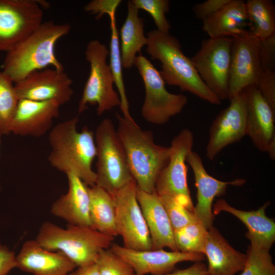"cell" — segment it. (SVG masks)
<instances>
[{
  "label": "cell",
  "mask_w": 275,
  "mask_h": 275,
  "mask_svg": "<svg viewBox=\"0 0 275 275\" xmlns=\"http://www.w3.org/2000/svg\"><path fill=\"white\" fill-rule=\"evenodd\" d=\"M78 118L75 117L51 129L48 141L51 150L48 160L58 171L73 174L92 186L97 178L92 169L96 152L94 132L87 126L78 131Z\"/></svg>",
  "instance_id": "6da1fadb"
},
{
  "label": "cell",
  "mask_w": 275,
  "mask_h": 275,
  "mask_svg": "<svg viewBox=\"0 0 275 275\" xmlns=\"http://www.w3.org/2000/svg\"><path fill=\"white\" fill-rule=\"evenodd\" d=\"M69 23L57 24L52 21L43 22L35 30L7 52L3 72L15 84L31 72L52 66L64 71L55 53L57 41L67 35Z\"/></svg>",
  "instance_id": "7a4b0ae2"
},
{
  "label": "cell",
  "mask_w": 275,
  "mask_h": 275,
  "mask_svg": "<svg viewBox=\"0 0 275 275\" xmlns=\"http://www.w3.org/2000/svg\"><path fill=\"white\" fill-rule=\"evenodd\" d=\"M116 116L117 131L137 186L146 192H155L157 177L169 159V147L156 144L152 131L142 129L132 118L118 113Z\"/></svg>",
  "instance_id": "3957f363"
},
{
  "label": "cell",
  "mask_w": 275,
  "mask_h": 275,
  "mask_svg": "<svg viewBox=\"0 0 275 275\" xmlns=\"http://www.w3.org/2000/svg\"><path fill=\"white\" fill-rule=\"evenodd\" d=\"M147 38L146 51L151 59L161 63L159 73L166 84L177 86L212 104H221L202 81L191 59L184 54L175 37L156 29L149 32Z\"/></svg>",
  "instance_id": "277c9868"
},
{
  "label": "cell",
  "mask_w": 275,
  "mask_h": 275,
  "mask_svg": "<svg viewBox=\"0 0 275 275\" xmlns=\"http://www.w3.org/2000/svg\"><path fill=\"white\" fill-rule=\"evenodd\" d=\"M51 251H59L77 267L96 263L103 250L111 246L114 237L91 227L68 225L66 228L46 221L41 226L35 239Z\"/></svg>",
  "instance_id": "5b68a950"
},
{
  "label": "cell",
  "mask_w": 275,
  "mask_h": 275,
  "mask_svg": "<svg viewBox=\"0 0 275 275\" xmlns=\"http://www.w3.org/2000/svg\"><path fill=\"white\" fill-rule=\"evenodd\" d=\"M96 185L113 194L133 179L117 129L111 120L103 119L94 132Z\"/></svg>",
  "instance_id": "8992f818"
},
{
  "label": "cell",
  "mask_w": 275,
  "mask_h": 275,
  "mask_svg": "<svg viewBox=\"0 0 275 275\" xmlns=\"http://www.w3.org/2000/svg\"><path fill=\"white\" fill-rule=\"evenodd\" d=\"M108 55L109 50L99 40H92L88 43L85 56L90 71L78 103L79 113L87 109L88 105H96L98 116L120 106V98L114 89V78L107 63Z\"/></svg>",
  "instance_id": "52a82bcc"
},
{
  "label": "cell",
  "mask_w": 275,
  "mask_h": 275,
  "mask_svg": "<svg viewBox=\"0 0 275 275\" xmlns=\"http://www.w3.org/2000/svg\"><path fill=\"white\" fill-rule=\"evenodd\" d=\"M134 66L143 79L145 95L141 114L147 122L162 125L181 113L186 105L187 97L167 90L166 83L152 63L141 53L135 58Z\"/></svg>",
  "instance_id": "ba28073f"
},
{
  "label": "cell",
  "mask_w": 275,
  "mask_h": 275,
  "mask_svg": "<svg viewBox=\"0 0 275 275\" xmlns=\"http://www.w3.org/2000/svg\"><path fill=\"white\" fill-rule=\"evenodd\" d=\"M194 135L188 129H183L172 140L169 147V159L159 174L155 191L159 196L175 198L189 211L194 206L188 186L186 158L192 151Z\"/></svg>",
  "instance_id": "9c48e42d"
},
{
  "label": "cell",
  "mask_w": 275,
  "mask_h": 275,
  "mask_svg": "<svg viewBox=\"0 0 275 275\" xmlns=\"http://www.w3.org/2000/svg\"><path fill=\"white\" fill-rule=\"evenodd\" d=\"M232 42L231 37L205 39L191 59L202 81L221 101L229 97Z\"/></svg>",
  "instance_id": "30bf717a"
},
{
  "label": "cell",
  "mask_w": 275,
  "mask_h": 275,
  "mask_svg": "<svg viewBox=\"0 0 275 275\" xmlns=\"http://www.w3.org/2000/svg\"><path fill=\"white\" fill-rule=\"evenodd\" d=\"M134 179L112 194L116 207V228L123 246L132 250H152L150 233L136 198Z\"/></svg>",
  "instance_id": "8fae6325"
},
{
  "label": "cell",
  "mask_w": 275,
  "mask_h": 275,
  "mask_svg": "<svg viewBox=\"0 0 275 275\" xmlns=\"http://www.w3.org/2000/svg\"><path fill=\"white\" fill-rule=\"evenodd\" d=\"M45 2L0 0V51L6 52L43 22Z\"/></svg>",
  "instance_id": "7c38bea8"
},
{
  "label": "cell",
  "mask_w": 275,
  "mask_h": 275,
  "mask_svg": "<svg viewBox=\"0 0 275 275\" xmlns=\"http://www.w3.org/2000/svg\"><path fill=\"white\" fill-rule=\"evenodd\" d=\"M232 38L229 100L246 88L256 87L263 71L259 57V40L249 31Z\"/></svg>",
  "instance_id": "4fadbf2b"
},
{
  "label": "cell",
  "mask_w": 275,
  "mask_h": 275,
  "mask_svg": "<svg viewBox=\"0 0 275 275\" xmlns=\"http://www.w3.org/2000/svg\"><path fill=\"white\" fill-rule=\"evenodd\" d=\"M212 122L206 146V157L213 160L228 146L246 135V98L244 90L230 100Z\"/></svg>",
  "instance_id": "5bb4252c"
},
{
  "label": "cell",
  "mask_w": 275,
  "mask_h": 275,
  "mask_svg": "<svg viewBox=\"0 0 275 275\" xmlns=\"http://www.w3.org/2000/svg\"><path fill=\"white\" fill-rule=\"evenodd\" d=\"M72 79L64 71L49 68L31 72L14 84L19 99L54 100L61 105L71 98Z\"/></svg>",
  "instance_id": "9a60e30c"
},
{
  "label": "cell",
  "mask_w": 275,
  "mask_h": 275,
  "mask_svg": "<svg viewBox=\"0 0 275 275\" xmlns=\"http://www.w3.org/2000/svg\"><path fill=\"white\" fill-rule=\"evenodd\" d=\"M110 250L128 263L135 275H166L174 270L176 265L183 261L201 262L204 255L163 249L140 251L112 243Z\"/></svg>",
  "instance_id": "2e32d148"
},
{
  "label": "cell",
  "mask_w": 275,
  "mask_h": 275,
  "mask_svg": "<svg viewBox=\"0 0 275 275\" xmlns=\"http://www.w3.org/2000/svg\"><path fill=\"white\" fill-rule=\"evenodd\" d=\"M246 98V135L255 147L275 159V112L257 88L244 89Z\"/></svg>",
  "instance_id": "e0dca14e"
},
{
  "label": "cell",
  "mask_w": 275,
  "mask_h": 275,
  "mask_svg": "<svg viewBox=\"0 0 275 275\" xmlns=\"http://www.w3.org/2000/svg\"><path fill=\"white\" fill-rule=\"evenodd\" d=\"M186 162L193 171L197 189V203L194 207V213L197 219L208 230L213 226L212 205L214 198L224 195L228 185L241 186L245 180L237 179L223 181L214 178L207 172L200 156L193 151L188 154Z\"/></svg>",
  "instance_id": "ac0fdd59"
},
{
  "label": "cell",
  "mask_w": 275,
  "mask_h": 275,
  "mask_svg": "<svg viewBox=\"0 0 275 275\" xmlns=\"http://www.w3.org/2000/svg\"><path fill=\"white\" fill-rule=\"evenodd\" d=\"M61 105L54 100L19 99L10 132L20 136L40 137L52 128Z\"/></svg>",
  "instance_id": "d6986e66"
},
{
  "label": "cell",
  "mask_w": 275,
  "mask_h": 275,
  "mask_svg": "<svg viewBox=\"0 0 275 275\" xmlns=\"http://www.w3.org/2000/svg\"><path fill=\"white\" fill-rule=\"evenodd\" d=\"M76 267L63 253L46 250L36 240L24 242L16 256V268L33 275H67Z\"/></svg>",
  "instance_id": "ffe728a7"
},
{
  "label": "cell",
  "mask_w": 275,
  "mask_h": 275,
  "mask_svg": "<svg viewBox=\"0 0 275 275\" xmlns=\"http://www.w3.org/2000/svg\"><path fill=\"white\" fill-rule=\"evenodd\" d=\"M136 198L150 233L152 250L167 247L172 251H178L174 229L160 197L155 191L146 192L137 186Z\"/></svg>",
  "instance_id": "44dd1931"
},
{
  "label": "cell",
  "mask_w": 275,
  "mask_h": 275,
  "mask_svg": "<svg viewBox=\"0 0 275 275\" xmlns=\"http://www.w3.org/2000/svg\"><path fill=\"white\" fill-rule=\"evenodd\" d=\"M66 175L68 191L53 202L50 212L69 225L91 227L88 186L73 174Z\"/></svg>",
  "instance_id": "7402d4cb"
},
{
  "label": "cell",
  "mask_w": 275,
  "mask_h": 275,
  "mask_svg": "<svg viewBox=\"0 0 275 275\" xmlns=\"http://www.w3.org/2000/svg\"><path fill=\"white\" fill-rule=\"evenodd\" d=\"M269 202L257 210L243 211L231 206L223 200H217L213 205V212L217 214L226 211L233 214L246 227V237L254 246L269 251L275 241V223L267 217L265 209Z\"/></svg>",
  "instance_id": "603a6c76"
},
{
  "label": "cell",
  "mask_w": 275,
  "mask_h": 275,
  "mask_svg": "<svg viewBox=\"0 0 275 275\" xmlns=\"http://www.w3.org/2000/svg\"><path fill=\"white\" fill-rule=\"evenodd\" d=\"M203 254L208 259L210 275H235L246 262V255L231 246L213 226L208 229Z\"/></svg>",
  "instance_id": "cb8c5ba5"
},
{
  "label": "cell",
  "mask_w": 275,
  "mask_h": 275,
  "mask_svg": "<svg viewBox=\"0 0 275 275\" xmlns=\"http://www.w3.org/2000/svg\"><path fill=\"white\" fill-rule=\"evenodd\" d=\"M248 20L245 2L230 0L216 13L202 21V30L209 38H233L244 33Z\"/></svg>",
  "instance_id": "d4e9b609"
},
{
  "label": "cell",
  "mask_w": 275,
  "mask_h": 275,
  "mask_svg": "<svg viewBox=\"0 0 275 275\" xmlns=\"http://www.w3.org/2000/svg\"><path fill=\"white\" fill-rule=\"evenodd\" d=\"M139 10L131 1L127 2V14L120 30V48L122 67L129 69L134 66L137 54L147 43L144 34V20L139 15Z\"/></svg>",
  "instance_id": "484cf974"
},
{
  "label": "cell",
  "mask_w": 275,
  "mask_h": 275,
  "mask_svg": "<svg viewBox=\"0 0 275 275\" xmlns=\"http://www.w3.org/2000/svg\"><path fill=\"white\" fill-rule=\"evenodd\" d=\"M90 196V214L91 227L98 231L115 237L116 207L113 196L103 188L95 185L88 186Z\"/></svg>",
  "instance_id": "4316f807"
},
{
  "label": "cell",
  "mask_w": 275,
  "mask_h": 275,
  "mask_svg": "<svg viewBox=\"0 0 275 275\" xmlns=\"http://www.w3.org/2000/svg\"><path fill=\"white\" fill-rule=\"evenodd\" d=\"M248 20L251 23L249 32L258 39L275 33V6L271 0L245 2Z\"/></svg>",
  "instance_id": "83f0119b"
},
{
  "label": "cell",
  "mask_w": 275,
  "mask_h": 275,
  "mask_svg": "<svg viewBox=\"0 0 275 275\" xmlns=\"http://www.w3.org/2000/svg\"><path fill=\"white\" fill-rule=\"evenodd\" d=\"M108 16L111 30L109 50V63L108 65L113 74L114 84L117 88L118 93L120 98V108L123 114V116L126 118H131L132 117L129 112V103L123 78V67L120 48L119 34L116 25L115 12L109 14Z\"/></svg>",
  "instance_id": "f1b7e54d"
},
{
  "label": "cell",
  "mask_w": 275,
  "mask_h": 275,
  "mask_svg": "<svg viewBox=\"0 0 275 275\" xmlns=\"http://www.w3.org/2000/svg\"><path fill=\"white\" fill-rule=\"evenodd\" d=\"M207 231L199 221L174 230V241L178 251L203 254Z\"/></svg>",
  "instance_id": "f546056e"
},
{
  "label": "cell",
  "mask_w": 275,
  "mask_h": 275,
  "mask_svg": "<svg viewBox=\"0 0 275 275\" xmlns=\"http://www.w3.org/2000/svg\"><path fill=\"white\" fill-rule=\"evenodd\" d=\"M13 84L9 76L0 71V131L3 134L10 133L11 122L19 101Z\"/></svg>",
  "instance_id": "4dcf8cb0"
},
{
  "label": "cell",
  "mask_w": 275,
  "mask_h": 275,
  "mask_svg": "<svg viewBox=\"0 0 275 275\" xmlns=\"http://www.w3.org/2000/svg\"><path fill=\"white\" fill-rule=\"evenodd\" d=\"M246 262L240 275H275V266L269 251L249 245Z\"/></svg>",
  "instance_id": "1f68e13d"
},
{
  "label": "cell",
  "mask_w": 275,
  "mask_h": 275,
  "mask_svg": "<svg viewBox=\"0 0 275 275\" xmlns=\"http://www.w3.org/2000/svg\"><path fill=\"white\" fill-rule=\"evenodd\" d=\"M95 263L100 275H135L131 266L110 249L102 250Z\"/></svg>",
  "instance_id": "d6a6232c"
},
{
  "label": "cell",
  "mask_w": 275,
  "mask_h": 275,
  "mask_svg": "<svg viewBox=\"0 0 275 275\" xmlns=\"http://www.w3.org/2000/svg\"><path fill=\"white\" fill-rule=\"evenodd\" d=\"M139 9L148 12L152 17L157 30L164 33H169L171 25L166 16L169 12L170 1L168 0H131Z\"/></svg>",
  "instance_id": "836d02e7"
},
{
  "label": "cell",
  "mask_w": 275,
  "mask_h": 275,
  "mask_svg": "<svg viewBox=\"0 0 275 275\" xmlns=\"http://www.w3.org/2000/svg\"><path fill=\"white\" fill-rule=\"evenodd\" d=\"M159 197L174 230L198 221L193 212L189 211L175 198L165 195Z\"/></svg>",
  "instance_id": "e575fe53"
},
{
  "label": "cell",
  "mask_w": 275,
  "mask_h": 275,
  "mask_svg": "<svg viewBox=\"0 0 275 275\" xmlns=\"http://www.w3.org/2000/svg\"><path fill=\"white\" fill-rule=\"evenodd\" d=\"M259 57L262 71H275V33L259 40Z\"/></svg>",
  "instance_id": "d590c367"
},
{
  "label": "cell",
  "mask_w": 275,
  "mask_h": 275,
  "mask_svg": "<svg viewBox=\"0 0 275 275\" xmlns=\"http://www.w3.org/2000/svg\"><path fill=\"white\" fill-rule=\"evenodd\" d=\"M275 112V71H262L256 86Z\"/></svg>",
  "instance_id": "8d00e7d4"
},
{
  "label": "cell",
  "mask_w": 275,
  "mask_h": 275,
  "mask_svg": "<svg viewBox=\"0 0 275 275\" xmlns=\"http://www.w3.org/2000/svg\"><path fill=\"white\" fill-rule=\"evenodd\" d=\"M121 2V0H92L84 9L85 11L95 15L96 19H99L105 14L108 15L116 12Z\"/></svg>",
  "instance_id": "74e56055"
},
{
  "label": "cell",
  "mask_w": 275,
  "mask_h": 275,
  "mask_svg": "<svg viewBox=\"0 0 275 275\" xmlns=\"http://www.w3.org/2000/svg\"><path fill=\"white\" fill-rule=\"evenodd\" d=\"M229 1L230 0H207L196 4L193 7V11L198 19L203 21L216 13Z\"/></svg>",
  "instance_id": "f35d334b"
},
{
  "label": "cell",
  "mask_w": 275,
  "mask_h": 275,
  "mask_svg": "<svg viewBox=\"0 0 275 275\" xmlns=\"http://www.w3.org/2000/svg\"><path fill=\"white\" fill-rule=\"evenodd\" d=\"M16 268V256L13 252L0 242V275H7Z\"/></svg>",
  "instance_id": "ab89813d"
},
{
  "label": "cell",
  "mask_w": 275,
  "mask_h": 275,
  "mask_svg": "<svg viewBox=\"0 0 275 275\" xmlns=\"http://www.w3.org/2000/svg\"><path fill=\"white\" fill-rule=\"evenodd\" d=\"M166 275H210L207 266L201 262H196L192 266L183 269L176 270Z\"/></svg>",
  "instance_id": "60d3db41"
},
{
  "label": "cell",
  "mask_w": 275,
  "mask_h": 275,
  "mask_svg": "<svg viewBox=\"0 0 275 275\" xmlns=\"http://www.w3.org/2000/svg\"><path fill=\"white\" fill-rule=\"evenodd\" d=\"M75 272L76 275H100L96 263L78 267Z\"/></svg>",
  "instance_id": "b9f144b4"
},
{
  "label": "cell",
  "mask_w": 275,
  "mask_h": 275,
  "mask_svg": "<svg viewBox=\"0 0 275 275\" xmlns=\"http://www.w3.org/2000/svg\"><path fill=\"white\" fill-rule=\"evenodd\" d=\"M3 135L2 133L0 131V150H1V141H2V135ZM1 191V187L0 185V192Z\"/></svg>",
  "instance_id": "7bdbcfd3"
},
{
  "label": "cell",
  "mask_w": 275,
  "mask_h": 275,
  "mask_svg": "<svg viewBox=\"0 0 275 275\" xmlns=\"http://www.w3.org/2000/svg\"><path fill=\"white\" fill-rule=\"evenodd\" d=\"M67 275H76V273L75 271H72V272L69 273Z\"/></svg>",
  "instance_id": "ee69618b"
}]
</instances>
